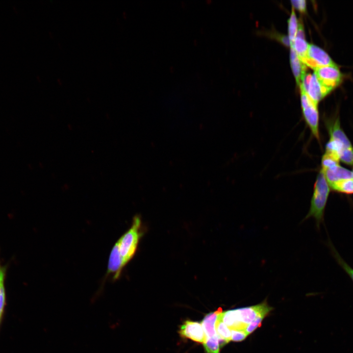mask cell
I'll list each match as a JSON object with an SVG mask.
<instances>
[{
  "label": "cell",
  "instance_id": "1",
  "mask_svg": "<svg viewBox=\"0 0 353 353\" xmlns=\"http://www.w3.org/2000/svg\"><path fill=\"white\" fill-rule=\"evenodd\" d=\"M329 193L328 184L323 172L321 170L314 184L309 210L303 221L309 218L313 217L316 220L317 227H319V225L323 220Z\"/></svg>",
  "mask_w": 353,
  "mask_h": 353
},
{
  "label": "cell",
  "instance_id": "2",
  "mask_svg": "<svg viewBox=\"0 0 353 353\" xmlns=\"http://www.w3.org/2000/svg\"><path fill=\"white\" fill-rule=\"evenodd\" d=\"M141 222L139 217H134L130 228L117 241L123 263L125 266L133 258L142 236Z\"/></svg>",
  "mask_w": 353,
  "mask_h": 353
},
{
  "label": "cell",
  "instance_id": "3",
  "mask_svg": "<svg viewBox=\"0 0 353 353\" xmlns=\"http://www.w3.org/2000/svg\"><path fill=\"white\" fill-rule=\"evenodd\" d=\"M301 102L303 117L306 125L314 137L319 140L318 104L302 90H301Z\"/></svg>",
  "mask_w": 353,
  "mask_h": 353
},
{
  "label": "cell",
  "instance_id": "4",
  "mask_svg": "<svg viewBox=\"0 0 353 353\" xmlns=\"http://www.w3.org/2000/svg\"><path fill=\"white\" fill-rule=\"evenodd\" d=\"M314 71L320 83L329 93L341 82L342 75L335 63L318 67Z\"/></svg>",
  "mask_w": 353,
  "mask_h": 353
},
{
  "label": "cell",
  "instance_id": "5",
  "mask_svg": "<svg viewBox=\"0 0 353 353\" xmlns=\"http://www.w3.org/2000/svg\"><path fill=\"white\" fill-rule=\"evenodd\" d=\"M273 308L270 306L266 301L252 306L235 309L238 321L248 326L259 316L265 317Z\"/></svg>",
  "mask_w": 353,
  "mask_h": 353
},
{
  "label": "cell",
  "instance_id": "6",
  "mask_svg": "<svg viewBox=\"0 0 353 353\" xmlns=\"http://www.w3.org/2000/svg\"><path fill=\"white\" fill-rule=\"evenodd\" d=\"M301 60L314 70L334 63L324 50L314 44H309L306 56Z\"/></svg>",
  "mask_w": 353,
  "mask_h": 353
},
{
  "label": "cell",
  "instance_id": "7",
  "mask_svg": "<svg viewBox=\"0 0 353 353\" xmlns=\"http://www.w3.org/2000/svg\"><path fill=\"white\" fill-rule=\"evenodd\" d=\"M178 333L182 338L203 344L206 339L202 323L187 320L180 326Z\"/></svg>",
  "mask_w": 353,
  "mask_h": 353
},
{
  "label": "cell",
  "instance_id": "8",
  "mask_svg": "<svg viewBox=\"0 0 353 353\" xmlns=\"http://www.w3.org/2000/svg\"><path fill=\"white\" fill-rule=\"evenodd\" d=\"M124 267L120 255L119 245L116 242L110 253L106 275L112 276L113 280H116L121 276Z\"/></svg>",
  "mask_w": 353,
  "mask_h": 353
},
{
  "label": "cell",
  "instance_id": "9",
  "mask_svg": "<svg viewBox=\"0 0 353 353\" xmlns=\"http://www.w3.org/2000/svg\"><path fill=\"white\" fill-rule=\"evenodd\" d=\"M329 92L319 81L314 73L312 74L306 94L316 104Z\"/></svg>",
  "mask_w": 353,
  "mask_h": 353
},
{
  "label": "cell",
  "instance_id": "10",
  "mask_svg": "<svg viewBox=\"0 0 353 353\" xmlns=\"http://www.w3.org/2000/svg\"><path fill=\"white\" fill-rule=\"evenodd\" d=\"M321 170L323 172L328 185L341 180L353 179L352 172L338 165L333 169Z\"/></svg>",
  "mask_w": 353,
  "mask_h": 353
},
{
  "label": "cell",
  "instance_id": "11",
  "mask_svg": "<svg viewBox=\"0 0 353 353\" xmlns=\"http://www.w3.org/2000/svg\"><path fill=\"white\" fill-rule=\"evenodd\" d=\"M222 312V309L220 307L216 311L207 314L203 318L202 325L206 338L217 335L215 325L219 315Z\"/></svg>",
  "mask_w": 353,
  "mask_h": 353
},
{
  "label": "cell",
  "instance_id": "12",
  "mask_svg": "<svg viewBox=\"0 0 353 353\" xmlns=\"http://www.w3.org/2000/svg\"><path fill=\"white\" fill-rule=\"evenodd\" d=\"M290 57L291 68L297 84L300 86L301 78L306 72V66L300 60L295 50L291 47Z\"/></svg>",
  "mask_w": 353,
  "mask_h": 353
},
{
  "label": "cell",
  "instance_id": "13",
  "mask_svg": "<svg viewBox=\"0 0 353 353\" xmlns=\"http://www.w3.org/2000/svg\"><path fill=\"white\" fill-rule=\"evenodd\" d=\"M328 130L330 137V139L341 143L344 148L352 147L349 140L340 127L338 119L331 124L329 125Z\"/></svg>",
  "mask_w": 353,
  "mask_h": 353
},
{
  "label": "cell",
  "instance_id": "14",
  "mask_svg": "<svg viewBox=\"0 0 353 353\" xmlns=\"http://www.w3.org/2000/svg\"><path fill=\"white\" fill-rule=\"evenodd\" d=\"M221 313L219 315L215 325L216 334L218 338H222L228 343L231 340V331L223 322Z\"/></svg>",
  "mask_w": 353,
  "mask_h": 353
},
{
  "label": "cell",
  "instance_id": "15",
  "mask_svg": "<svg viewBox=\"0 0 353 353\" xmlns=\"http://www.w3.org/2000/svg\"><path fill=\"white\" fill-rule=\"evenodd\" d=\"M309 44L305 39L296 37L293 43L290 45L297 53L300 60L304 58L307 54Z\"/></svg>",
  "mask_w": 353,
  "mask_h": 353
},
{
  "label": "cell",
  "instance_id": "16",
  "mask_svg": "<svg viewBox=\"0 0 353 353\" xmlns=\"http://www.w3.org/2000/svg\"><path fill=\"white\" fill-rule=\"evenodd\" d=\"M339 156L326 152L322 159V170L333 169L339 165Z\"/></svg>",
  "mask_w": 353,
  "mask_h": 353
},
{
  "label": "cell",
  "instance_id": "17",
  "mask_svg": "<svg viewBox=\"0 0 353 353\" xmlns=\"http://www.w3.org/2000/svg\"><path fill=\"white\" fill-rule=\"evenodd\" d=\"M333 190L346 194L353 193V179L341 180L330 185Z\"/></svg>",
  "mask_w": 353,
  "mask_h": 353
},
{
  "label": "cell",
  "instance_id": "18",
  "mask_svg": "<svg viewBox=\"0 0 353 353\" xmlns=\"http://www.w3.org/2000/svg\"><path fill=\"white\" fill-rule=\"evenodd\" d=\"M288 37L290 42V45H292L296 37L298 27V21L296 17V15L293 7L290 18L288 20Z\"/></svg>",
  "mask_w": 353,
  "mask_h": 353
},
{
  "label": "cell",
  "instance_id": "19",
  "mask_svg": "<svg viewBox=\"0 0 353 353\" xmlns=\"http://www.w3.org/2000/svg\"><path fill=\"white\" fill-rule=\"evenodd\" d=\"M5 274L0 277V327L2 322L6 305V293L4 286Z\"/></svg>",
  "mask_w": 353,
  "mask_h": 353
},
{
  "label": "cell",
  "instance_id": "20",
  "mask_svg": "<svg viewBox=\"0 0 353 353\" xmlns=\"http://www.w3.org/2000/svg\"><path fill=\"white\" fill-rule=\"evenodd\" d=\"M203 344L206 353H220V346L217 335L207 338Z\"/></svg>",
  "mask_w": 353,
  "mask_h": 353
},
{
  "label": "cell",
  "instance_id": "21",
  "mask_svg": "<svg viewBox=\"0 0 353 353\" xmlns=\"http://www.w3.org/2000/svg\"><path fill=\"white\" fill-rule=\"evenodd\" d=\"M339 159L349 165H353V148H344L339 152Z\"/></svg>",
  "mask_w": 353,
  "mask_h": 353
},
{
  "label": "cell",
  "instance_id": "22",
  "mask_svg": "<svg viewBox=\"0 0 353 353\" xmlns=\"http://www.w3.org/2000/svg\"><path fill=\"white\" fill-rule=\"evenodd\" d=\"M344 148L343 144L341 143L330 139L326 145V151L337 154L339 155V152Z\"/></svg>",
  "mask_w": 353,
  "mask_h": 353
},
{
  "label": "cell",
  "instance_id": "23",
  "mask_svg": "<svg viewBox=\"0 0 353 353\" xmlns=\"http://www.w3.org/2000/svg\"><path fill=\"white\" fill-rule=\"evenodd\" d=\"M264 316H259L255 320L248 325L245 331L248 335L252 333L256 328L261 325L262 320L264 318Z\"/></svg>",
  "mask_w": 353,
  "mask_h": 353
},
{
  "label": "cell",
  "instance_id": "24",
  "mask_svg": "<svg viewBox=\"0 0 353 353\" xmlns=\"http://www.w3.org/2000/svg\"><path fill=\"white\" fill-rule=\"evenodd\" d=\"M333 251L334 252V255L336 259L344 269V270L347 273V274L350 276L352 280H353V269L349 266L339 256L338 253L335 250L333 249Z\"/></svg>",
  "mask_w": 353,
  "mask_h": 353
},
{
  "label": "cell",
  "instance_id": "25",
  "mask_svg": "<svg viewBox=\"0 0 353 353\" xmlns=\"http://www.w3.org/2000/svg\"><path fill=\"white\" fill-rule=\"evenodd\" d=\"M230 331L231 340L234 342L242 341L248 336L245 331L244 330L230 329Z\"/></svg>",
  "mask_w": 353,
  "mask_h": 353
},
{
  "label": "cell",
  "instance_id": "26",
  "mask_svg": "<svg viewBox=\"0 0 353 353\" xmlns=\"http://www.w3.org/2000/svg\"><path fill=\"white\" fill-rule=\"evenodd\" d=\"M293 7L295 8L301 12H304L306 9V1L304 0H291Z\"/></svg>",
  "mask_w": 353,
  "mask_h": 353
},
{
  "label": "cell",
  "instance_id": "27",
  "mask_svg": "<svg viewBox=\"0 0 353 353\" xmlns=\"http://www.w3.org/2000/svg\"><path fill=\"white\" fill-rule=\"evenodd\" d=\"M296 37L305 39L303 26L302 23H298Z\"/></svg>",
  "mask_w": 353,
  "mask_h": 353
},
{
  "label": "cell",
  "instance_id": "28",
  "mask_svg": "<svg viewBox=\"0 0 353 353\" xmlns=\"http://www.w3.org/2000/svg\"><path fill=\"white\" fill-rule=\"evenodd\" d=\"M352 172H353V171H352Z\"/></svg>",
  "mask_w": 353,
  "mask_h": 353
}]
</instances>
